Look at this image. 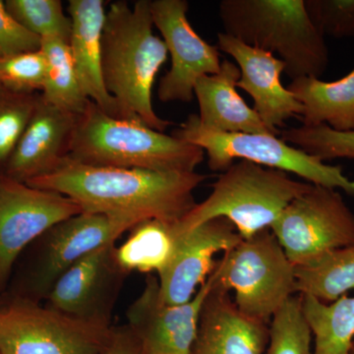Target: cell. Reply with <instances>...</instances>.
<instances>
[{"label":"cell","instance_id":"cell-25","mask_svg":"<svg viewBox=\"0 0 354 354\" xmlns=\"http://www.w3.org/2000/svg\"><path fill=\"white\" fill-rule=\"evenodd\" d=\"M41 50L46 59V83L41 97L70 113H82L90 100L81 87L68 43L60 39H43Z\"/></svg>","mask_w":354,"mask_h":354},{"label":"cell","instance_id":"cell-8","mask_svg":"<svg viewBox=\"0 0 354 354\" xmlns=\"http://www.w3.org/2000/svg\"><path fill=\"white\" fill-rule=\"evenodd\" d=\"M172 135L200 147L208 156L211 171L223 172L235 160H248L354 197V179L346 176L341 167L310 156L276 135L213 131L203 127L196 114L188 116Z\"/></svg>","mask_w":354,"mask_h":354},{"label":"cell","instance_id":"cell-13","mask_svg":"<svg viewBox=\"0 0 354 354\" xmlns=\"http://www.w3.org/2000/svg\"><path fill=\"white\" fill-rule=\"evenodd\" d=\"M128 274L116 258L115 242L106 244L62 274L44 304L79 320L111 326L114 305Z\"/></svg>","mask_w":354,"mask_h":354},{"label":"cell","instance_id":"cell-23","mask_svg":"<svg viewBox=\"0 0 354 354\" xmlns=\"http://www.w3.org/2000/svg\"><path fill=\"white\" fill-rule=\"evenodd\" d=\"M354 290V244L295 267V291L332 304Z\"/></svg>","mask_w":354,"mask_h":354},{"label":"cell","instance_id":"cell-6","mask_svg":"<svg viewBox=\"0 0 354 354\" xmlns=\"http://www.w3.org/2000/svg\"><path fill=\"white\" fill-rule=\"evenodd\" d=\"M130 230L129 225L99 214L81 213L59 221L21 253L6 290L41 304L72 266Z\"/></svg>","mask_w":354,"mask_h":354},{"label":"cell","instance_id":"cell-1","mask_svg":"<svg viewBox=\"0 0 354 354\" xmlns=\"http://www.w3.org/2000/svg\"><path fill=\"white\" fill-rule=\"evenodd\" d=\"M193 172L95 167L65 158L57 169L28 181L73 200L83 213L99 214L131 227L149 220L176 223L194 208V191L207 179Z\"/></svg>","mask_w":354,"mask_h":354},{"label":"cell","instance_id":"cell-35","mask_svg":"<svg viewBox=\"0 0 354 354\" xmlns=\"http://www.w3.org/2000/svg\"><path fill=\"white\" fill-rule=\"evenodd\" d=\"M348 354H354V339L353 344H351V348H349Z\"/></svg>","mask_w":354,"mask_h":354},{"label":"cell","instance_id":"cell-11","mask_svg":"<svg viewBox=\"0 0 354 354\" xmlns=\"http://www.w3.org/2000/svg\"><path fill=\"white\" fill-rule=\"evenodd\" d=\"M81 213L64 195L0 174V276L6 288L21 253L55 223Z\"/></svg>","mask_w":354,"mask_h":354},{"label":"cell","instance_id":"cell-21","mask_svg":"<svg viewBox=\"0 0 354 354\" xmlns=\"http://www.w3.org/2000/svg\"><path fill=\"white\" fill-rule=\"evenodd\" d=\"M288 90L302 104V125H327L335 131H354V68L332 82L314 77L295 79Z\"/></svg>","mask_w":354,"mask_h":354},{"label":"cell","instance_id":"cell-26","mask_svg":"<svg viewBox=\"0 0 354 354\" xmlns=\"http://www.w3.org/2000/svg\"><path fill=\"white\" fill-rule=\"evenodd\" d=\"M4 6L14 19L39 38L69 43L71 19L60 0H6Z\"/></svg>","mask_w":354,"mask_h":354},{"label":"cell","instance_id":"cell-12","mask_svg":"<svg viewBox=\"0 0 354 354\" xmlns=\"http://www.w3.org/2000/svg\"><path fill=\"white\" fill-rule=\"evenodd\" d=\"M188 6L185 0L151 1L153 27L162 34L171 60L158 84V97L162 102L192 101L198 79L221 69L218 46L195 32L187 18Z\"/></svg>","mask_w":354,"mask_h":354},{"label":"cell","instance_id":"cell-14","mask_svg":"<svg viewBox=\"0 0 354 354\" xmlns=\"http://www.w3.org/2000/svg\"><path fill=\"white\" fill-rule=\"evenodd\" d=\"M211 286L209 277L190 301L171 305L160 297L158 279L148 274L143 291L127 314V325L138 337L142 354H191Z\"/></svg>","mask_w":354,"mask_h":354},{"label":"cell","instance_id":"cell-30","mask_svg":"<svg viewBox=\"0 0 354 354\" xmlns=\"http://www.w3.org/2000/svg\"><path fill=\"white\" fill-rule=\"evenodd\" d=\"M46 77L41 50L0 57V85L22 94H41Z\"/></svg>","mask_w":354,"mask_h":354},{"label":"cell","instance_id":"cell-7","mask_svg":"<svg viewBox=\"0 0 354 354\" xmlns=\"http://www.w3.org/2000/svg\"><path fill=\"white\" fill-rule=\"evenodd\" d=\"M215 285L234 290L242 313L267 324L295 291V266L270 228L242 239L216 261Z\"/></svg>","mask_w":354,"mask_h":354},{"label":"cell","instance_id":"cell-22","mask_svg":"<svg viewBox=\"0 0 354 354\" xmlns=\"http://www.w3.org/2000/svg\"><path fill=\"white\" fill-rule=\"evenodd\" d=\"M174 223L149 220L132 228L124 243L116 247V258L124 271L160 274L176 251Z\"/></svg>","mask_w":354,"mask_h":354},{"label":"cell","instance_id":"cell-16","mask_svg":"<svg viewBox=\"0 0 354 354\" xmlns=\"http://www.w3.org/2000/svg\"><path fill=\"white\" fill-rule=\"evenodd\" d=\"M218 50L230 55L241 70L236 87L245 91L254 101L253 109L266 127L281 134L286 120L301 116L304 108L295 95L281 81L286 64L278 57L253 48L225 34H218Z\"/></svg>","mask_w":354,"mask_h":354},{"label":"cell","instance_id":"cell-28","mask_svg":"<svg viewBox=\"0 0 354 354\" xmlns=\"http://www.w3.org/2000/svg\"><path fill=\"white\" fill-rule=\"evenodd\" d=\"M281 138L325 162L335 158L354 160V131H335L327 125H301L283 130Z\"/></svg>","mask_w":354,"mask_h":354},{"label":"cell","instance_id":"cell-33","mask_svg":"<svg viewBox=\"0 0 354 354\" xmlns=\"http://www.w3.org/2000/svg\"><path fill=\"white\" fill-rule=\"evenodd\" d=\"M102 354H142L138 337L129 326L114 327L108 348Z\"/></svg>","mask_w":354,"mask_h":354},{"label":"cell","instance_id":"cell-29","mask_svg":"<svg viewBox=\"0 0 354 354\" xmlns=\"http://www.w3.org/2000/svg\"><path fill=\"white\" fill-rule=\"evenodd\" d=\"M41 94H22L0 85V174L38 106Z\"/></svg>","mask_w":354,"mask_h":354},{"label":"cell","instance_id":"cell-3","mask_svg":"<svg viewBox=\"0 0 354 354\" xmlns=\"http://www.w3.org/2000/svg\"><path fill=\"white\" fill-rule=\"evenodd\" d=\"M204 156L200 147L142 121L109 115L88 101L77 115L67 158L95 167L193 172Z\"/></svg>","mask_w":354,"mask_h":354},{"label":"cell","instance_id":"cell-17","mask_svg":"<svg viewBox=\"0 0 354 354\" xmlns=\"http://www.w3.org/2000/svg\"><path fill=\"white\" fill-rule=\"evenodd\" d=\"M76 118L75 114L46 102L41 95L2 174L27 183L57 169L68 155Z\"/></svg>","mask_w":354,"mask_h":354},{"label":"cell","instance_id":"cell-32","mask_svg":"<svg viewBox=\"0 0 354 354\" xmlns=\"http://www.w3.org/2000/svg\"><path fill=\"white\" fill-rule=\"evenodd\" d=\"M41 39L26 30L0 0V57L41 50Z\"/></svg>","mask_w":354,"mask_h":354},{"label":"cell","instance_id":"cell-19","mask_svg":"<svg viewBox=\"0 0 354 354\" xmlns=\"http://www.w3.org/2000/svg\"><path fill=\"white\" fill-rule=\"evenodd\" d=\"M106 2L70 0L69 48L84 94L102 111L121 118L116 102L104 86L102 71V39L106 22Z\"/></svg>","mask_w":354,"mask_h":354},{"label":"cell","instance_id":"cell-9","mask_svg":"<svg viewBox=\"0 0 354 354\" xmlns=\"http://www.w3.org/2000/svg\"><path fill=\"white\" fill-rule=\"evenodd\" d=\"M113 328L0 291V354H102Z\"/></svg>","mask_w":354,"mask_h":354},{"label":"cell","instance_id":"cell-20","mask_svg":"<svg viewBox=\"0 0 354 354\" xmlns=\"http://www.w3.org/2000/svg\"><path fill=\"white\" fill-rule=\"evenodd\" d=\"M241 70L230 60H223L220 71L198 79L194 88L199 104L198 120L203 127L223 133L276 135L237 92Z\"/></svg>","mask_w":354,"mask_h":354},{"label":"cell","instance_id":"cell-10","mask_svg":"<svg viewBox=\"0 0 354 354\" xmlns=\"http://www.w3.org/2000/svg\"><path fill=\"white\" fill-rule=\"evenodd\" d=\"M270 230L297 267L353 245L354 213L339 190L311 184Z\"/></svg>","mask_w":354,"mask_h":354},{"label":"cell","instance_id":"cell-34","mask_svg":"<svg viewBox=\"0 0 354 354\" xmlns=\"http://www.w3.org/2000/svg\"><path fill=\"white\" fill-rule=\"evenodd\" d=\"M6 290V285H4L3 281H2L1 276H0V291Z\"/></svg>","mask_w":354,"mask_h":354},{"label":"cell","instance_id":"cell-5","mask_svg":"<svg viewBox=\"0 0 354 354\" xmlns=\"http://www.w3.org/2000/svg\"><path fill=\"white\" fill-rule=\"evenodd\" d=\"M310 186L291 178L288 172L239 160L221 172L204 201L174 223V230L180 234L213 218H225L242 239H250L271 228L286 207Z\"/></svg>","mask_w":354,"mask_h":354},{"label":"cell","instance_id":"cell-27","mask_svg":"<svg viewBox=\"0 0 354 354\" xmlns=\"http://www.w3.org/2000/svg\"><path fill=\"white\" fill-rule=\"evenodd\" d=\"M312 333L302 312V298L290 297L272 317L266 354H314Z\"/></svg>","mask_w":354,"mask_h":354},{"label":"cell","instance_id":"cell-18","mask_svg":"<svg viewBox=\"0 0 354 354\" xmlns=\"http://www.w3.org/2000/svg\"><path fill=\"white\" fill-rule=\"evenodd\" d=\"M205 298L191 354H263L269 344L270 324L245 315L230 291L215 285Z\"/></svg>","mask_w":354,"mask_h":354},{"label":"cell","instance_id":"cell-15","mask_svg":"<svg viewBox=\"0 0 354 354\" xmlns=\"http://www.w3.org/2000/svg\"><path fill=\"white\" fill-rule=\"evenodd\" d=\"M176 234L172 259L158 274L160 297L171 305L190 301L213 272L216 254L227 252L242 241L234 223L225 218H213Z\"/></svg>","mask_w":354,"mask_h":354},{"label":"cell","instance_id":"cell-31","mask_svg":"<svg viewBox=\"0 0 354 354\" xmlns=\"http://www.w3.org/2000/svg\"><path fill=\"white\" fill-rule=\"evenodd\" d=\"M305 7L324 37L354 38V0H305Z\"/></svg>","mask_w":354,"mask_h":354},{"label":"cell","instance_id":"cell-4","mask_svg":"<svg viewBox=\"0 0 354 354\" xmlns=\"http://www.w3.org/2000/svg\"><path fill=\"white\" fill-rule=\"evenodd\" d=\"M220 18L225 34L278 55L291 80L320 78L327 69L325 37L312 22L305 0H223Z\"/></svg>","mask_w":354,"mask_h":354},{"label":"cell","instance_id":"cell-24","mask_svg":"<svg viewBox=\"0 0 354 354\" xmlns=\"http://www.w3.org/2000/svg\"><path fill=\"white\" fill-rule=\"evenodd\" d=\"M302 312L314 337V354H348L354 339V297L332 304L301 295Z\"/></svg>","mask_w":354,"mask_h":354},{"label":"cell","instance_id":"cell-2","mask_svg":"<svg viewBox=\"0 0 354 354\" xmlns=\"http://www.w3.org/2000/svg\"><path fill=\"white\" fill-rule=\"evenodd\" d=\"M153 28L151 0H137L132 6L124 0L109 4L102 39V78L121 118L164 132L172 123L156 113L152 93L169 51Z\"/></svg>","mask_w":354,"mask_h":354}]
</instances>
